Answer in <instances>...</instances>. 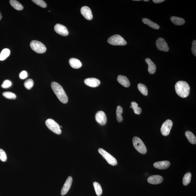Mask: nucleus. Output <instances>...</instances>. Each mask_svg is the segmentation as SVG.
Segmentation results:
<instances>
[{
  "mask_svg": "<svg viewBox=\"0 0 196 196\" xmlns=\"http://www.w3.org/2000/svg\"><path fill=\"white\" fill-rule=\"evenodd\" d=\"M51 85L53 91L59 100L62 103H67L68 97L62 86L55 82H53Z\"/></svg>",
  "mask_w": 196,
  "mask_h": 196,
  "instance_id": "1",
  "label": "nucleus"
},
{
  "mask_svg": "<svg viewBox=\"0 0 196 196\" xmlns=\"http://www.w3.org/2000/svg\"><path fill=\"white\" fill-rule=\"evenodd\" d=\"M175 90L176 94L182 98H186L190 94L189 85L187 82L183 81H180L176 83Z\"/></svg>",
  "mask_w": 196,
  "mask_h": 196,
  "instance_id": "2",
  "label": "nucleus"
},
{
  "mask_svg": "<svg viewBox=\"0 0 196 196\" xmlns=\"http://www.w3.org/2000/svg\"><path fill=\"white\" fill-rule=\"evenodd\" d=\"M133 146L140 153L145 154L147 149L145 145L141 139L137 137H134L133 139Z\"/></svg>",
  "mask_w": 196,
  "mask_h": 196,
  "instance_id": "3",
  "label": "nucleus"
},
{
  "mask_svg": "<svg viewBox=\"0 0 196 196\" xmlns=\"http://www.w3.org/2000/svg\"><path fill=\"white\" fill-rule=\"evenodd\" d=\"M30 47L33 51L38 54L44 53L47 50L46 47L43 44L37 40L31 41Z\"/></svg>",
  "mask_w": 196,
  "mask_h": 196,
  "instance_id": "4",
  "label": "nucleus"
},
{
  "mask_svg": "<svg viewBox=\"0 0 196 196\" xmlns=\"http://www.w3.org/2000/svg\"><path fill=\"white\" fill-rule=\"evenodd\" d=\"M109 44L113 45H125L127 42L124 38L119 35H115L110 37L108 40Z\"/></svg>",
  "mask_w": 196,
  "mask_h": 196,
  "instance_id": "5",
  "label": "nucleus"
},
{
  "mask_svg": "<svg viewBox=\"0 0 196 196\" xmlns=\"http://www.w3.org/2000/svg\"><path fill=\"white\" fill-rule=\"evenodd\" d=\"M45 124L47 128L55 134H60L62 133L60 126L54 119H47Z\"/></svg>",
  "mask_w": 196,
  "mask_h": 196,
  "instance_id": "6",
  "label": "nucleus"
},
{
  "mask_svg": "<svg viewBox=\"0 0 196 196\" xmlns=\"http://www.w3.org/2000/svg\"><path fill=\"white\" fill-rule=\"evenodd\" d=\"M98 152L101 154L109 164L112 166H115L117 164V161L114 157L102 148H100Z\"/></svg>",
  "mask_w": 196,
  "mask_h": 196,
  "instance_id": "7",
  "label": "nucleus"
},
{
  "mask_svg": "<svg viewBox=\"0 0 196 196\" xmlns=\"http://www.w3.org/2000/svg\"><path fill=\"white\" fill-rule=\"evenodd\" d=\"M173 125V122L170 119H168L163 123L161 129V133L163 136L169 135Z\"/></svg>",
  "mask_w": 196,
  "mask_h": 196,
  "instance_id": "8",
  "label": "nucleus"
},
{
  "mask_svg": "<svg viewBox=\"0 0 196 196\" xmlns=\"http://www.w3.org/2000/svg\"><path fill=\"white\" fill-rule=\"evenodd\" d=\"M156 44L157 48L159 50L164 52L169 51V47L164 39L162 38H158L157 40Z\"/></svg>",
  "mask_w": 196,
  "mask_h": 196,
  "instance_id": "9",
  "label": "nucleus"
},
{
  "mask_svg": "<svg viewBox=\"0 0 196 196\" xmlns=\"http://www.w3.org/2000/svg\"><path fill=\"white\" fill-rule=\"evenodd\" d=\"M95 119L100 125H104L107 122V117L105 113L102 111H98L96 114Z\"/></svg>",
  "mask_w": 196,
  "mask_h": 196,
  "instance_id": "10",
  "label": "nucleus"
},
{
  "mask_svg": "<svg viewBox=\"0 0 196 196\" xmlns=\"http://www.w3.org/2000/svg\"><path fill=\"white\" fill-rule=\"evenodd\" d=\"M54 30L57 34L64 37L67 36L69 34L68 31L66 27L59 24H57L55 25Z\"/></svg>",
  "mask_w": 196,
  "mask_h": 196,
  "instance_id": "11",
  "label": "nucleus"
},
{
  "mask_svg": "<svg viewBox=\"0 0 196 196\" xmlns=\"http://www.w3.org/2000/svg\"><path fill=\"white\" fill-rule=\"evenodd\" d=\"M84 83L89 87H95L100 85V81L98 79L95 78H89L85 80Z\"/></svg>",
  "mask_w": 196,
  "mask_h": 196,
  "instance_id": "12",
  "label": "nucleus"
},
{
  "mask_svg": "<svg viewBox=\"0 0 196 196\" xmlns=\"http://www.w3.org/2000/svg\"><path fill=\"white\" fill-rule=\"evenodd\" d=\"M81 12L86 19L91 20L93 18V15L91 9L87 6H83L81 9Z\"/></svg>",
  "mask_w": 196,
  "mask_h": 196,
  "instance_id": "13",
  "label": "nucleus"
},
{
  "mask_svg": "<svg viewBox=\"0 0 196 196\" xmlns=\"http://www.w3.org/2000/svg\"><path fill=\"white\" fill-rule=\"evenodd\" d=\"M72 178L71 176H69L65 182L62 190H61V195H64L68 193L70 189L71 186L72 184Z\"/></svg>",
  "mask_w": 196,
  "mask_h": 196,
  "instance_id": "14",
  "label": "nucleus"
},
{
  "mask_svg": "<svg viewBox=\"0 0 196 196\" xmlns=\"http://www.w3.org/2000/svg\"><path fill=\"white\" fill-rule=\"evenodd\" d=\"M148 181L151 184H159L163 181V178L158 175H154L150 176L148 179Z\"/></svg>",
  "mask_w": 196,
  "mask_h": 196,
  "instance_id": "15",
  "label": "nucleus"
},
{
  "mask_svg": "<svg viewBox=\"0 0 196 196\" xmlns=\"http://www.w3.org/2000/svg\"><path fill=\"white\" fill-rule=\"evenodd\" d=\"M170 165V162L169 161H159V162H155L154 164V167L159 169H168Z\"/></svg>",
  "mask_w": 196,
  "mask_h": 196,
  "instance_id": "16",
  "label": "nucleus"
},
{
  "mask_svg": "<svg viewBox=\"0 0 196 196\" xmlns=\"http://www.w3.org/2000/svg\"><path fill=\"white\" fill-rule=\"evenodd\" d=\"M117 80L119 84L123 87H128L130 86V83L128 78L126 76L119 75L118 76Z\"/></svg>",
  "mask_w": 196,
  "mask_h": 196,
  "instance_id": "17",
  "label": "nucleus"
},
{
  "mask_svg": "<svg viewBox=\"0 0 196 196\" xmlns=\"http://www.w3.org/2000/svg\"><path fill=\"white\" fill-rule=\"evenodd\" d=\"M145 62L148 64V71L151 74H154L156 70V66L155 64L149 58H146Z\"/></svg>",
  "mask_w": 196,
  "mask_h": 196,
  "instance_id": "18",
  "label": "nucleus"
},
{
  "mask_svg": "<svg viewBox=\"0 0 196 196\" xmlns=\"http://www.w3.org/2000/svg\"><path fill=\"white\" fill-rule=\"evenodd\" d=\"M69 64L74 69H79L81 67L82 64L79 60L76 58H71L69 60Z\"/></svg>",
  "mask_w": 196,
  "mask_h": 196,
  "instance_id": "19",
  "label": "nucleus"
},
{
  "mask_svg": "<svg viewBox=\"0 0 196 196\" xmlns=\"http://www.w3.org/2000/svg\"><path fill=\"white\" fill-rule=\"evenodd\" d=\"M170 20L172 23L176 25L181 26L185 23V21L184 19L176 16H172L170 18Z\"/></svg>",
  "mask_w": 196,
  "mask_h": 196,
  "instance_id": "20",
  "label": "nucleus"
},
{
  "mask_svg": "<svg viewBox=\"0 0 196 196\" xmlns=\"http://www.w3.org/2000/svg\"><path fill=\"white\" fill-rule=\"evenodd\" d=\"M9 3L14 9L16 10L20 11L23 9V5L16 0H11L9 1Z\"/></svg>",
  "mask_w": 196,
  "mask_h": 196,
  "instance_id": "21",
  "label": "nucleus"
},
{
  "mask_svg": "<svg viewBox=\"0 0 196 196\" xmlns=\"http://www.w3.org/2000/svg\"><path fill=\"white\" fill-rule=\"evenodd\" d=\"M142 21L144 24L148 25L152 28L158 30L159 28V26L157 24L154 23L151 20L147 18H143Z\"/></svg>",
  "mask_w": 196,
  "mask_h": 196,
  "instance_id": "22",
  "label": "nucleus"
},
{
  "mask_svg": "<svg viewBox=\"0 0 196 196\" xmlns=\"http://www.w3.org/2000/svg\"><path fill=\"white\" fill-rule=\"evenodd\" d=\"M185 136L188 140L190 143L193 144H195L196 138L195 136L191 132L187 131L185 133Z\"/></svg>",
  "mask_w": 196,
  "mask_h": 196,
  "instance_id": "23",
  "label": "nucleus"
},
{
  "mask_svg": "<svg viewBox=\"0 0 196 196\" xmlns=\"http://www.w3.org/2000/svg\"><path fill=\"white\" fill-rule=\"evenodd\" d=\"M10 50L8 48L4 49L0 54V60H5L10 55Z\"/></svg>",
  "mask_w": 196,
  "mask_h": 196,
  "instance_id": "24",
  "label": "nucleus"
},
{
  "mask_svg": "<svg viewBox=\"0 0 196 196\" xmlns=\"http://www.w3.org/2000/svg\"><path fill=\"white\" fill-rule=\"evenodd\" d=\"M123 113V109L120 106H118L116 108V118L117 121L119 122H121L123 120L122 115Z\"/></svg>",
  "mask_w": 196,
  "mask_h": 196,
  "instance_id": "25",
  "label": "nucleus"
},
{
  "mask_svg": "<svg viewBox=\"0 0 196 196\" xmlns=\"http://www.w3.org/2000/svg\"><path fill=\"white\" fill-rule=\"evenodd\" d=\"M138 88L142 94L144 96L148 94V88L144 85L140 83L138 85Z\"/></svg>",
  "mask_w": 196,
  "mask_h": 196,
  "instance_id": "26",
  "label": "nucleus"
},
{
  "mask_svg": "<svg viewBox=\"0 0 196 196\" xmlns=\"http://www.w3.org/2000/svg\"><path fill=\"white\" fill-rule=\"evenodd\" d=\"M192 175L190 172H188L184 175L183 179V184L186 186L190 183L191 181Z\"/></svg>",
  "mask_w": 196,
  "mask_h": 196,
  "instance_id": "27",
  "label": "nucleus"
},
{
  "mask_svg": "<svg viewBox=\"0 0 196 196\" xmlns=\"http://www.w3.org/2000/svg\"><path fill=\"white\" fill-rule=\"evenodd\" d=\"M94 186L97 195L100 196L102 194V190L101 185L97 182H94Z\"/></svg>",
  "mask_w": 196,
  "mask_h": 196,
  "instance_id": "28",
  "label": "nucleus"
},
{
  "mask_svg": "<svg viewBox=\"0 0 196 196\" xmlns=\"http://www.w3.org/2000/svg\"><path fill=\"white\" fill-rule=\"evenodd\" d=\"M3 95L7 99H15L16 98V95L15 94L10 92H4L3 93Z\"/></svg>",
  "mask_w": 196,
  "mask_h": 196,
  "instance_id": "29",
  "label": "nucleus"
},
{
  "mask_svg": "<svg viewBox=\"0 0 196 196\" xmlns=\"http://www.w3.org/2000/svg\"><path fill=\"white\" fill-rule=\"evenodd\" d=\"M34 85V82L32 79H28L26 80L24 83L25 87L27 90H30L33 87Z\"/></svg>",
  "mask_w": 196,
  "mask_h": 196,
  "instance_id": "30",
  "label": "nucleus"
},
{
  "mask_svg": "<svg viewBox=\"0 0 196 196\" xmlns=\"http://www.w3.org/2000/svg\"><path fill=\"white\" fill-rule=\"evenodd\" d=\"M33 2L41 7L45 8L47 6V4L43 0H33Z\"/></svg>",
  "mask_w": 196,
  "mask_h": 196,
  "instance_id": "31",
  "label": "nucleus"
},
{
  "mask_svg": "<svg viewBox=\"0 0 196 196\" xmlns=\"http://www.w3.org/2000/svg\"><path fill=\"white\" fill-rule=\"evenodd\" d=\"M7 159L6 153L3 150L0 149V159L3 162H5Z\"/></svg>",
  "mask_w": 196,
  "mask_h": 196,
  "instance_id": "32",
  "label": "nucleus"
},
{
  "mask_svg": "<svg viewBox=\"0 0 196 196\" xmlns=\"http://www.w3.org/2000/svg\"><path fill=\"white\" fill-rule=\"evenodd\" d=\"M12 85V82L9 80H5L4 81L2 85V87L3 88H8Z\"/></svg>",
  "mask_w": 196,
  "mask_h": 196,
  "instance_id": "33",
  "label": "nucleus"
},
{
  "mask_svg": "<svg viewBox=\"0 0 196 196\" xmlns=\"http://www.w3.org/2000/svg\"><path fill=\"white\" fill-rule=\"evenodd\" d=\"M27 73L26 71H23L21 72L20 74H19V77H20V79H25L27 77Z\"/></svg>",
  "mask_w": 196,
  "mask_h": 196,
  "instance_id": "34",
  "label": "nucleus"
},
{
  "mask_svg": "<svg viewBox=\"0 0 196 196\" xmlns=\"http://www.w3.org/2000/svg\"><path fill=\"white\" fill-rule=\"evenodd\" d=\"M191 50L193 54L196 56V41L195 40H194L192 43Z\"/></svg>",
  "mask_w": 196,
  "mask_h": 196,
  "instance_id": "35",
  "label": "nucleus"
},
{
  "mask_svg": "<svg viewBox=\"0 0 196 196\" xmlns=\"http://www.w3.org/2000/svg\"><path fill=\"white\" fill-rule=\"evenodd\" d=\"M134 112L135 113L137 114V115H140L142 112V109L141 108L137 107L134 109L133 110Z\"/></svg>",
  "mask_w": 196,
  "mask_h": 196,
  "instance_id": "36",
  "label": "nucleus"
},
{
  "mask_svg": "<svg viewBox=\"0 0 196 196\" xmlns=\"http://www.w3.org/2000/svg\"><path fill=\"white\" fill-rule=\"evenodd\" d=\"M137 107H138V104L137 102H134V101L131 102V106H130V108H132L133 110Z\"/></svg>",
  "mask_w": 196,
  "mask_h": 196,
  "instance_id": "37",
  "label": "nucleus"
},
{
  "mask_svg": "<svg viewBox=\"0 0 196 196\" xmlns=\"http://www.w3.org/2000/svg\"><path fill=\"white\" fill-rule=\"evenodd\" d=\"M153 2L155 3H159L165 1L164 0H153Z\"/></svg>",
  "mask_w": 196,
  "mask_h": 196,
  "instance_id": "38",
  "label": "nucleus"
},
{
  "mask_svg": "<svg viewBox=\"0 0 196 196\" xmlns=\"http://www.w3.org/2000/svg\"><path fill=\"white\" fill-rule=\"evenodd\" d=\"M2 18V14H1V12H0V20H1V19Z\"/></svg>",
  "mask_w": 196,
  "mask_h": 196,
  "instance_id": "39",
  "label": "nucleus"
},
{
  "mask_svg": "<svg viewBox=\"0 0 196 196\" xmlns=\"http://www.w3.org/2000/svg\"><path fill=\"white\" fill-rule=\"evenodd\" d=\"M144 1H145V2H148L149 1V0H144Z\"/></svg>",
  "mask_w": 196,
  "mask_h": 196,
  "instance_id": "40",
  "label": "nucleus"
},
{
  "mask_svg": "<svg viewBox=\"0 0 196 196\" xmlns=\"http://www.w3.org/2000/svg\"><path fill=\"white\" fill-rule=\"evenodd\" d=\"M134 1H140V0H134Z\"/></svg>",
  "mask_w": 196,
  "mask_h": 196,
  "instance_id": "41",
  "label": "nucleus"
}]
</instances>
